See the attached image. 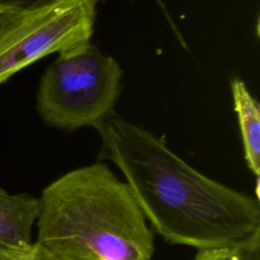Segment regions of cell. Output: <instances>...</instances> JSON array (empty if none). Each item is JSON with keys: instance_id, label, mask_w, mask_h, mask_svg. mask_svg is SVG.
Listing matches in <instances>:
<instances>
[{"instance_id": "6da1fadb", "label": "cell", "mask_w": 260, "mask_h": 260, "mask_svg": "<svg viewBox=\"0 0 260 260\" xmlns=\"http://www.w3.org/2000/svg\"><path fill=\"white\" fill-rule=\"evenodd\" d=\"M94 128L102 139L98 158L122 172L145 218L166 242L197 251L260 242L258 198L201 174L114 111Z\"/></svg>"}, {"instance_id": "7a4b0ae2", "label": "cell", "mask_w": 260, "mask_h": 260, "mask_svg": "<svg viewBox=\"0 0 260 260\" xmlns=\"http://www.w3.org/2000/svg\"><path fill=\"white\" fill-rule=\"evenodd\" d=\"M37 242L62 260H151L154 237L127 183L102 161L42 191Z\"/></svg>"}, {"instance_id": "3957f363", "label": "cell", "mask_w": 260, "mask_h": 260, "mask_svg": "<svg viewBox=\"0 0 260 260\" xmlns=\"http://www.w3.org/2000/svg\"><path fill=\"white\" fill-rule=\"evenodd\" d=\"M122 76L116 59L89 42L61 51L41 78L39 114L48 125L63 130L94 127L114 111Z\"/></svg>"}, {"instance_id": "277c9868", "label": "cell", "mask_w": 260, "mask_h": 260, "mask_svg": "<svg viewBox=\"0 0 260 260\" xmlns=\"http://www.w3.org/2000/svg\"><path fill=\"white\" fill-rule=\"evenodd\" d=\"M96 0H58L25 10L7 9L0 22V84L53 53L90 41Z\"/></svg>"}, {"instance_id": "5b68a950", "label": "cell", "mask_w": 260, "mask_h": 260, "mask_svg": "<svg viewBox=\"0 0 260 260\" xmlns=\"http://www.w3.org/2000/svg\"><path fill=\"white\" fill-rule=\"evenodd\" d=\"M40 213V199L11 194L0 187V247L22 249L32 244L31 231Z\"/></svg>"}, {"instance_id": "8992f818", "label": "cell", "mask_w": 260, "mask_h": 260, "mask_svg": "<svg viewBox=\"0 0 260 260\" xmlns=\"http://www.w3.org/2000/svg\"><path fill=\"white\" fill-rule=\"evenodd\" d=\"M234 110L237 113L245 159L250 171L260 175V108L246 83L238 78L232 81Z\"/></svg>"}, {"instance_id": "52a82bcc", "label": "cell", "mask_w": 260, "mask_h": 260, "mask_svg": "<svg viewBox=\"0 0 260 260\" xmlns=\"http://www.w3.org/2000/svg\"><path fill=\"white\" fill-rule=\"evenodd\" d=\"M194 260H260V242L244 246L198 250Z\"/></svg>"}, {"instance_id": "ba28073f", "label": "cell", "mask_w": 260, "mask_h": 260, "mask_svg": "<svg viewBox=\"0 0 260 260\" xmlns=\"http://www.w3.org/2000/svg\"><path fill=\"white\" fill-rule=\"evenodd\" d=\"M0 260H62L37 241L22 249H9L0 247Z\"/></svg>"}, {"instance_id": "9c48e42d", "label": "cell", "mask_w": 260, "mask_h": 260, "mask_svg": "<svg viewBox=\"0 0 260 260\" xmlns=\"http://www.w3.org/2000/svg\"><path fill=\"white\" fill-rule=\"evenodd\" d=\"M56 1L58 0H0V2L5 5L25 10L38 9L50 5Z\"/></svg>"}, {"instance_id": "30bf717a", "label": "cell", "mask_w": 260, "mask_h": 260, "mask_svg": "<svg viewBox=\"0 0 260 260\" xmlns=\"http://www.w3.org/2000/svg\"><path fill=\"white\" fill-rule=\"evenodd\" d=\"M9 7H12V6H8V5H5V4H2L0 3V21L4 15V13L6 12V10L9 8Z\"/></svg>"}, {"instance_id": "8fae6325", "label": "cell", "mask_w": 260, "mask_h": 260, "mask_svg": "<svg viewBox=\"0 0 260 260\" xmlns=\"http://www.w3.org/2000/svg\"><path fill=\"white\" fill-rule=\"evenodd\" d=\"M96 1H99V0H96Z\"/></svg>"}, {"instance_id": "7c38bea8", "label": "cell", "mask_w": 260, "mask_h": 260, "mask_svg": "<svg viewBox=\"0 0 260 260\" xmlns=\"http://www.w3.org/2000/svg\"><path fill=\"white\" fill-rule=\"evenodd\" d=\"M0 3H1V2H0ZM2 4H3V3H2Z\"/></svg>"}]
</instances>
